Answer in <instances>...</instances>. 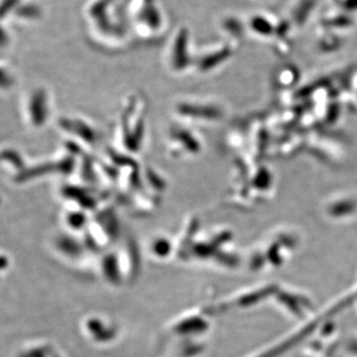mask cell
<instances>
[{
  "label": "cell",
  "mask_w": 357,
  "mask_h": 357,
  "mask_svg": "<svg viewBox=\"0 0 357 357\" xmlns=\"http://www.w3.org/2000/svg\"><path fill=\"white\" fill-rule=\"evenodd\" d=\"M168 151L175 158L196 154L199 145L194 135L182 126H174L168 134Z\"/></svg>",
  "instance_id": "5"
},
{
  "label": "cell",
  "mask_w": 357,
  "mask_h": 357,
  "mask_svg": "<svg viewBox=\"0 0 357 357\" xmlns=\"http://www.w3.org/2000/svg\"><path fill=\"white\" fill-rule=\"evenodd\" d=\"M59 252L63 253L66 257L77 258L83 255L84 250H89L86 241H79L77 237L70 234H62L58 236L55 243Z\"/></svg>",
  "instance_id": "6"
},
{
  "label": "cell",
  "mask_w": 357,
  "mask_h": 357,
  "mask_svg": "<svg viewBox=\"0 0 357 357\" xmlns=\"http://www.w3.org/2000/svg\"><path fill=\"white\" fill-rule=\"evenodd\" d=\"M150 253L158 259H166L172 255L175 246L169 237L159 236L152 239L149 245Z\"/></svg>",
  "instance_id": "9"
},
{
  "label": "cell",
  "mask_w": 357,
  "mask_h": 357,
  "mask_svg": "<svg viewBox=\"0 0 357 357\" xmlns=\"http://www.w3.org/2000/svg\"><path fill=\"white\" fill-rule=\"evenodd\" d=\"M102 270L105 279L112 283L119 281V258L116 253H107L102 259Z\"/></svg>",
  "instance_id": "10"
},
{
  "label": "cell",
  "mask_w": 357,
  "mask_h": 357,
  "mask_svg": "<svg viewBox=\"0 0 357 357\" xmlns=\"http://www.w3.org/2000/svg\"><path fill=\"white\" fill-rule=\"evenodd\" d=\"M65 225L72 232L86 231L91 222V215L81 208H66L64 215H63Z\"/></svg>",
  "instance_id": "7"
},
{
  "label": "cell",
  "mask_w": 357,
  "mask_h": 357,
  "mask_svg": "<svg viewBox=\"0 0 357 357\" xmlns=\"http://www.w3.org/2000/svg\"><path fill=\"white\" fill-rule=\"evenodd\" d=\"M58 126L63 133L70 136L72 143L83 149L96 146L100 139L98 129L82 117L62 116Z\"/></svg>",
  "instance_id": "4"
},
{
  "label": "cell",
  "mask_w": 357,
  "mask_h": 357,
  "mask_svg": "<svg viewBox=\"0 0 357 357\" xmlns=\"http://www.w3.org/2000/svg\"><path fill=\"white\" fill-rule=\"evenodd\" d=\"M51 96L48 89L37 86L31 89L23 103V114L30 128L42 129L50 121L52 114Z\"/></svg>",
  "instance_id": "3"
},
{
  "label": "cell",
  "mask_w": 357,
  "mask_h": 357,
  "mask_svg": "<svg viewBox=\"0 0 357 357\" xmlns=\"http://www.w3.org/2000/svg\"><path fill=\"white\" fill-rule=\"evenodd\" d=\"M1 158L3 165H6L9 171L14 173L13 177L22 172L27 166L24 156L13 148L2 150Z\"/></svg>",
  "instance_id": "8"
},
{
  "label": "cell",
  "mask_w": 357,
  "mask_h": 357,
  "mask_svg": "<svg viewBox=\"0 0 357 357\" xmlns=\"http://www.w3.org/2000/svg\"><path fill=\"white\" fill-rule=\"evenodd\" d=\"M77 165L76 154L70 152L65 156L54 160L39 162L35 165H27L22 172L14 176V182L26 184L30 181L36 180L50 175H70L76 171Z\"/></svg>",
  "instance_id": "2"
},
{
  "label": "cell",
  "mask_w": 357,
  "mask_h": 357,
  "mask_svg": "<svg viewBox=\"0 0 357 357\" xmlns=\"http://www.w3.org/2000/svg\"><path fill=\"white\" fill-rule=\"evenodd\" d=\"M142 98H128L121 115L119 140L126 154L139 153L145 140V105Z\"/></svg>",
  "instance_id": "1"
}]
</instances>
